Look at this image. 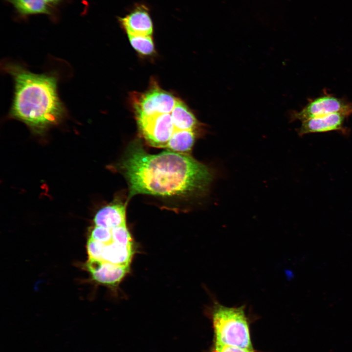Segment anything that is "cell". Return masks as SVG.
<instances>
[{
  "instance_id": "6da1fadb",
  "label": "cell",
  "mask_w": 352,
  "mask_h": 352,
  "mask_svg": "<svg viewBox=\"0 0 352 352\" xmlns=\"http://www.w3.org/2000/svg\"><path fill=\"white\" fill-rule=\"evenodd\" d=\"M118 166L128 184V200L139 194L202 197L213 179L211 169L190 154L167 150L150 154L138 141L128 146Z\"/></svg>"
},
{
  "instance_id": "7a4b0ae2",
  "label": "cell",
  "mask_w": 352,
  "mask_h": 352,
  "mask_svg": "<svg viewBox=\"0 0 352 352\" xmlns=\"http://www.w3.org/2000/svg\"><path fill=\"white\" fill-rule=\"evenodd\" d=\"M1 67L14 83L9 117L22 122L39 135L66 117V110L59 95L55 74L34 73L19 63L9 61H4Z\"/></svg>"
},
{
  "instance_id": "3957f363",
  "label": "cell",
  "mask_w": 352,
  "mask_h": 352,
  "mask_svg": "<svg viewBox=\"0 0 352 352\" xmlns=\"http://www.w3.org/2000/svg\"><path fill=\"white\" fill-rule=\"evenodd\" d=\"M207 312L213 329L214 343L254 351L245 306L227 307L213 299Z\"/></svg>"
},
{
  "instance_id": "277c9868",
  "label": "cell",
  "mask_w": 352,
  "mask_h": 352,
  "mask_svg": "<svg viewBox=\"0 0 352 352\" xmlns=\"http://www.w3.org/2000/svg\"><path fill=\"white\" fill-rule=\"evenodd\" d=\"M137 122L146 142L157 148L166 149L170 139L176 132L171 113L137 117Z\"/></svg>"
},
{
  "instance_id": "5b68a950",
  "label": "cell",
  "mask_w": 352,
  "mask_h": 352,
  "mask_svg": "<svg viewBox=\"0 0 352 352\" xmlns=\"http://www.w3.org/2000/svg\"><path fill=\"white\" fill-rule=\"evenodd\" d=\"M334 113L349 116L352 114V103L331 95H322L309 101L300 111L293 112L291 119L302 122Z\"/></svg>"
},
{
  "instance_id": "8992f818",
  "label": "cell",
  "mask_w": 352,
  "mask_h": 352,
  "mask_svg": "<svg viewBox=\"0 0 352 352\" xmlns=\"http://www.w3.org/2000/svg\"><path fill=\"white\" fill-rule=\"evenodd\" d=\"M176 99L171 94L154 87L142 94L135 102L136 117L170 113Z\"/></svg>"
},
{
  "instance_id": "52a82bcc",
  "label": "cell",
  "mask_w": 352,
  "mask_h": 352,
  "mask_svg": "<svg viewBox=\"0 0 352 352\" xmlns=\"http://www.w3.org/2000/svg\"><path fill=\"white\" fill-rule=\"evenodd\" d=\"M127 35L152 36L153 23L148 7L137 4L125 16L118 19Z\"/></svg>"
},
{
  "instance_id": "ba28073f",
  "label": "cell",
  "mask_w": 352,
  "mask_h": 352,
  "mask_svg": "<svg viewBox=\"0 0 352 352\" xmlns=\"http://www.w3.org/2000/svg\"><path fill=\"white\" fill-rule=\"evenodd\" d=\"M86 267L94 280L110 286L118 284L130 270V266L117 265L92 258H88Z\"/></svg>"
},
{
  "instance_id": "9c48e42d",
  "label": "cell",
  "mask_w": 352,
  "mask_h": 352,
  "mask_svg": "<svg viewBox=\"0 0 352 352\" xmlns=\"http://www.w3.org/2000/svg\"><path fill=\"white\" fill-rule=\"evenodd\" d=\"M348 116L340 113L311 118L302 122L298 129L300 135L311 133L342 131L346 118Z\"/></svg>"
},
{
  "instance_id": "30bf717a",
  "label": "cell",
  "mask_w": 352,
  "mask_h": 352,
  "mask_svg": "<svg viewBox=\"0 0 352 352\" xmlns=\"http://www.w3.org/2000/svg\"><path fill=\"white\" fill-rule=\"evenodd\" d=\"M126 205L127 202L115 200L101 208L94 218V225L112 229L126 224Z\"/></svg>"
},
{
  "instance_id": "8fae6325",
  "label": "cell",
  "mask_w": 352,
  "mask_h": 352,
  "mask_svg": "<svg viewBox=\"0 0 352 352\" xmlns=\"http://www.w3.org/2000/svg\"><path fill=\"white\" fill-rule=\"evenodd\" d=\"M133 253V245H125L112 242L104 244L101 260L117 265L130 266Z\"/></svg>"
},
{
  "instance_id": "7c38bea8",
  "label": "cell",
  "mask_w": 352,
  "mask_h": 352,
  "mask_svg": "<svg viewBox=\"0 0 352 352\" xmlns=\"http://www.w3.org/2000/svg\"><path fill=\"white\" fill-rule=\"evenodd\" d=\"M176 131H198L200 124L194 114L180 100L176 99L171 113Z\"/></svg>"
},
{
  "instance_id": "4fadbf2b",
  "label": "cell",
  "mask_w": 352,
  "mask_h": 352,
  "mask_svg": "<svg viewBox=\"0 0 352 352\" xmlns=\"http://www.w3.org/2000/svg\"><path fill=\"white\" fill-rule=\"evenodd\" d=\"M198 133V131L176 132L170 139L166 150L190 154Z\"/></svg>"
},
{
  "instance_id": "5bb4252c",
  "label": "cell",
  "mask_w": 352,
  "mask_h": 352,
  "mask_svg": "<svg viewBox=\"0 0 352 352\" xmlns=\"http://www.w3.org/2000/svg\"><path fill=\"white\" fill-rule=\"evenodd\" d=\"M22 16L51 14L50 6L44 0H7Z\"/></svg>"
},
{
  "instance_id": "9a60e30c",
  "label": "cell",
  "mask_w": 352,
  "mask_h": 352,
  "mask_svg": "<svg viewBox=\"0 0 352 352\" xmlns=\"http://www.w3.org/2000/svg\"><path fill=\"white\" fill-rule=\"evenodd\" d=\"M132 46L138 52L149 55L154 51V44L152 36L128 35Z\"/></svg>"
},
{
  "instance_id": "2e32d148",
  "label": "cell",
  "mask_w": 352,
  "mask_h": 352,
  "mask_svg": "<svg viewBox=\"0 0 352 352\" xmlns=\"http://www.w3.org/2000/svg\"><path fill=\"white\" fill-rule=\"evenodd\" d=\"M113 242L125 245H133L132 239L126 224L111 229Z\"/></svg>"
},
{
  "instance_id": "e0dca14e",
  "label": "cell",
  "mask_w": 352,
  "mask_h": 352,
  "mask_svg": "<svg viewBox=\"0 0 352 352\" xmlns=\"http://www.w3.org/2000/svg\"><path fill=\"white\" fill-rule=\"evenodd\" d=\"M89 238L107 244L112 242L111 229L94 225Z\"/></svg>"
},
{
  "instance_id": "ac0fdd59",
  "label": "cell",
  "mask_w": 352,
  "mask_h": 352,
  "mask_svg": "<svg viewBox=\"0 0 352 352\" xmlns=\"http://www.w3.org/2000/svg\"><path fill=\"white\" fill-rule=\"evenodd\" d=\"M104 244L89 238L87 244L88 258L101 260Z\"/></svg>"
},
{
  "instance_id": "d6986e66",
  "label": "cell",
  "mask_w": 352,
  "mask_h": 352,
  "mask_svg": "<svg viewBox=\"0 0 352 352\" xmlns=\"http://www.w3.org/2000/svg\"><path fill=\"white\" fill-rule=\"evenodd\" d=\"M211 352H255V351H251L236 346L214 343Z\"/></svg>"
},
{
  "instance_id": "ffe728a7",
  "label": "cell",
  "mask_w": 352,
  "mask_h": 352,
  "mask_svg": "<svg viewBox=\"0 0 352 352\" xmlns=\"http://www.w3.org/2000/svg\"><path fill=\"white\" fill-rule=\"evenodd\" d=\"M50 6L51 5H55L58 4L61 0H44Z\"/></svg>"
}]
</instances>
